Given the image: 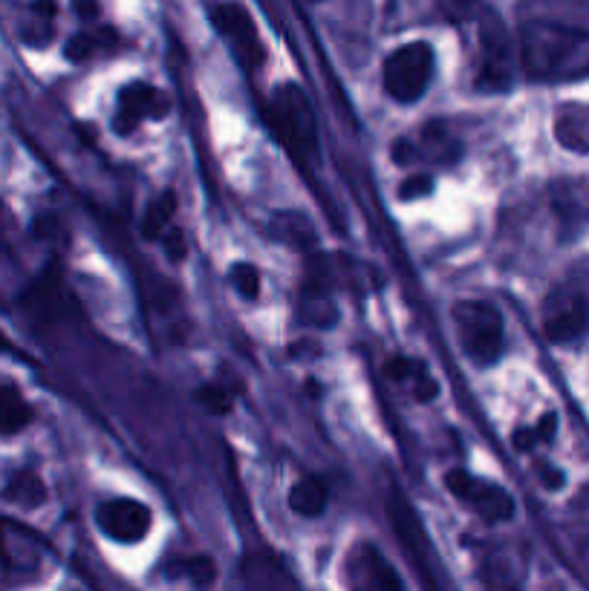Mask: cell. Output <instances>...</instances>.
<instances>
[{
    "label": "cell",
    "instance_id": "6da1fadb",
    "mask_svg": "<svg viewBox=\"0 0 589 591\" xmlns=\"http://www.w3.org/2000/svg\"><path fill=\"white\" fill-rule=\"evenodd\" d=\"M520 64L532 81H578L589 75V32L552 21H529L520 29Z\"/></svg>",
    "mask_w": 589,
    "mask_h": 591
},
{
    "label": "cell",
    "instance_id": "7a4b0ae2",
    "mask_svg": "<svg viewBox=\"0 0 589 591\" xmlns=\"http://www.w3.org/2000/svg\"><path fill=\"white\" fill-rule=\"evenodd\" d=\"M451 315H454V332H457L462 352L477 367L497 364L506 346V329H503L500 312L483 300H460Z\"/></svg>",
    "mask_w": 589,
    "mask_h": 591
},
{
    "label": "cell",
    "instance_id": "3957f363",
    "mask_svg": "<svg viewBox=\"0 0 589 591\" xmlns=\"http://www.w3.org/2000/svg\"><path fill=\"white\" fill-rule=\"evenodd\" d=\"M269 113H272L278 139L292 156L312 159L318 153V122H315V110L304 87L281 84L272 96Z\"/></svg>",
    "mask_w": 589,
    "mask_h": 591
},
{
    "label": "cell",
    "instance_id": "277c9868",
    "mask_svg": "<svg viewBox=\"0 0 589 591\" xmlns=\"http://www.w3.org/2000/svg\"><path fill=\"white\" fill-rule=\"evenodd\" d=\"M543 332L555 344L578 341L589 332V283L584 280H564L558 283L540 309Z\"/></svg>",
    "mask_w": 589,
    "mask_h": 591
},
{
    "label": "cell",
    "instance_id": "5b68a950",
    "mask_svg": "<svg viewBox=\"0 0 589 591\" xmlns=\"http://www.w3.org/2000/svg\"><path fill=\"white\" fill-rule=\"evenodd\" d=\"M434 78V50L425 41H410L393 50L385 61V90L393 101L422 99Z\"/></svg>",
    "mask_w": 589,
    "mask_h": 591
},
{
    "label": "cell",
    "instance_id": "8992f818",
    "mask_svg": "<svg viewBox=\"0 0 589 591\" xmlns=\"http://www.w3.org/2000/svg\"><path fill=\"white\" fill-rule=\"evenodd\" d=\"M477 90L503 93L512 84V50L506 41V29L491 15L477 29Z\"/></svg>",
    "mask_w": 589,
    "mask_h": 591
},
{
    "label": "cell",
    "instance_id": "52a82bcc",
    "mask_svg": "<svg viewBox=\"0 0 589 591\" xmlns=\"http://www.w3.org/2000/svg\"><path fill=\"white\" fill-rule=\"evenodd\" d=\"M445 488L486 522H509L514 517L512 493L488 479L468 473V470H451L445 476Z\"/></svg>",
    "mask_w": 589,
    "mask_h": 591
},
{
    "label": "cell",
    "instance_id": "ba28073f",
    "mask_svg": "<svg viewBox=\"0 0 589 591\" xmlns=\"http://www.w3.org/2000/svg\"><path fill=\"white\" fill-rule=\"evenodd\" d=\"M211 24L220 32V38L226 41L234 52V58L246 67L257 70L266 58L263 41L257 35V26L252 15L240 6V3H220L211 12Z\"/></svg>",
    "mask_w": 589,
    "mask_h": 591
},
{
    "label": "cell",
    "instance_id": "9c48e42d",
    "mask_svg": "<svg viewBox=\"0 0 589 591\" xmlns=\"http://www.w3.org/2000/svg\"><path fill=\"white\" fill-rule=\"evenodd\" d=\"M171 113V99L145 81H133L125 84L119 101H116V130L119 133H130L133 127H139L142 122H154V119H165Z\"/></svg>",
    "mask_w": 589,
    "mask_h": 591
},
{
    "label": "cell",
    "instance_id": "30bf717a",
    "mask_svg": "<svg viewBox=\"0 0 589 591\" xmlns=\"http://www.w3.org/2000/svg\"><path fill=\"white\" fill-rule=\"evenodd\" d=\"M96 522L110 540L139 542L148 537L154 517H151V508L142 505L139 499H110L99 505Z\"/></svg>",
    "mask_w": 589,
    "mask_h": 591
},
{
    "label": "cell",
    "instance_id": "8fae6325",
    "mask_svg": "<svg viewBox=\"0 0 589 591\" xmlns=\"http://www.w3.org/2000/svg\"><path fill=\"white\" fill-rule=\"evenodd\" d=\"M347 574L356 591H405L402 577L373 542L356 545V551L347 560Z\"/></svg>",
    "mask_w": 589,
    "mask_h": 591
},
{
    "label": "cell",
    "instance_id": "7c38bea8",
    "mask_svg": "<svg viewBox=\"0 0 589 591\" xmlns=\"http://www.w3.org/2000/svg\"><path fill=\"white\" fill-rule=\"evenodd\" d=\"M385 375L396 387H402L413 401L425 404V401H434L439 395V384H436L434 375L428 372V367L422 361H416V358H408V355L387 358Z\"/></svg>",
    "mask_w": 589,
    "mask_h": 591
},
{
    "label": "cell",
    "instance_id": "4fadbf2b",
    "mask_svg": "<svg viewBox=\"0 0 589 591\" xmlns=\"http://www.w3.org/2000/svg\"><path fill=\"white\" fill-rule=\"evenodd\" d=\"M44 542L38 534H32L26 525L18 522H0V551L9 566L35 568L41 563Z\"/></svg>",
    "mask_w": 589,
    "mask_h": 591
},
{
    "label": "cell",
    "instance_id": "5bb4252c",
    "mask_svg": "<svg viewBox=\"0 0 589 591\" xmlns=\"http://www.w3.org/2000/svg\"><path fill=\"white\" fill-rule=\"evenodd\" d=\"M462 153L460 136L445 122H431L422 127L419 142L413 145V156H425L434 165H451Z\"/></svg>",
    "mask_w": 589,
    "mask_h": 591
},
{
    "label": "cell",
    "instance_id": "9a60e30c",
    "mask_svg": "<svg viewBox=\"0 0 589 591\" xmlns=\"http://www.w3.org/2000/svg\"><path fill=\"white\" fill-rule=\"evenodd\" d=\"M269 234L275 240H281L283 246L289 248H301V251H315V228L312 222L298 214V211H281L272 217V225H269Z\"/></svg>",
    "mask_w": 589,
    "mask_h": 591
},
{
    "label": "cell",
    "instance_id": "2e32d148",
    "mask_svg": "<svg viewBox=\"0 0 589 591\" xmlns=\"http://www.w3.org/2000/svg\"><path fill=\"white\" fill-rule=\"evenodd\" d=\"M327 502H330V491H327L324 479H318V476H304L289 491V508L298 517H321L327 511Z\"/></svg>",
    "mask_w": 589,
    "mask_h": 591
},
{
    "label": "cell",
    "instance_id": "e0dca14e",
    "mask_svg": "<svg viewBox=\"0 0 589 591\" xmlns=\"http://www.w3.org/2000/svg\"><path fill=\"white\" fill-rule=\"evenodd\" d=\"M116 44H119L116 29L104 26V29H93V32H78V35H73V38L67 41V47H64V55H67L73 64H81V61H90V58H96V55H102V52H110Z\"/></svg>",
    "mask_w": 589,
    "mask_h": 591
},
{
    "label": "cell",
    "instance_id": "ac0fdd59",
    "mask_svg": "<svg viewBox=\"0 0 589 591\" xmlns=\"http://www.w3.org/2000/svg\"><path fill=\"white\" fill-rule=\"evenodd\" d=\"M32 407L18 387L0 384V436H15L32 421Z\"/></svg>",
    "mask_w": 589,
    "mask_h": 591
},
{
    "label": "cell",
    "instance_id": "d6986e66",
    "mask_svg": "<svg viewBox=\"0 0 589 591\" xmlns=\"http://www.w3.org/2000/svg\"><path fill=\"white\" fill-rule=\"evenodd\" d=\"M3 499L12 502V505H21V508H38L47 502V485L38 473L32 470H18L6 488H3Z\"/></svg>",
    "mask_w": 589,
    "mask_h": 591
},
{
    "label": "cell",
    "instance_id": "ffe728a7",
    "mask_svg": "<svg viewBox=\"0 0 589 591\" xmlns=\"http://www.w3.org/2000/svg\"><path fill=\"white\" fill-rule=\"evenodd\" d=\"M24 303L38 318H61L70 309V295L55 280H44L32 292H26Z\"/></svg>",
    "mask_w": 589,
    "mask_h": 591
},
{
    "label": "cell",
    "instance_id": "44dd1931",
    "mask_svg": "<svg viewBox=\"0 0 589 591\" xmlns=\"http://www.w3.org/2000/svg\"><path fill=\"white\" fill-rule=\"evenodd\" d=\"M55 15H58V3L55 0H32L29 6V26L24 29V38L32 47H44L52 38L55 29Z\"/></svg>",
    "mask_w": 589,
    "mask_h": 591
},
{
    "label": "cell",
    "instance_id": "7402d4cb",
    "mask_svg": "<svg viewBox=\"0 0 589 591\" xmlns=\"http://www.w3.org/2000/svg\"><path fill=\"white\" fill-rule=\"evenodd\" d=\"M174 211H177V197H174L171 191L159 194V197L151 202V208H148L145 220H142V234H145L148 240H156V237L162 240V234L171 228Z\"/></svg>",
    "mask_w": 589,
    "mask_h": 591
},
{
    "label": "cell",
    "instance_id": "603a6c76",
    "mask_svg": "<svg viewBox=\"0 0 589 591\" xmlns=\"http://www.w3.org/2000/svg\"><path fill=\"white\" fill-rule=\"evenodd\" d=\"M197 398L203 401L205 410H211L214 416H229L231 407H234V390H229L226 384H217V381L203 384Z\"/></svg>",
    "mask_w": 589,
    "mask_h": 591
},
{
    "label": "cell",
    "instance_id": "cb8c5ba5",
    "mask_svg": "<svg viewBox=\"0 0 589 591\" xmlns=\"http://www.w3.org/2000/svg\"><path fill=\"white\" fill-rule=\"evenodd\" d=\"M177 574H182L185 580H191L194 586H211L214 577H217V566H214L211 557L197 554V557H185V560H180V563H177Z\"/></svg>",
    "mask_w": 589,
    "mask_h": 591
},
{
    "label": "cell",
    "instance_id": "d4e9b609",
    "mask_svg": "<svg viewBox=\"0 0 589 591\" xmlns=\"http://www.w3.org/2000/svg\"><path fill=\"white\" fill-rule=\"evenodd\" d=\"M231 286L246 300H252V297L260 295V271L255 266H249V263H237L231 269Z\"/></svg>",
    "mask_w": 589,
    "mask_h": 591
},
{
    "label": "cell",
    "instance_id": "484cf974",
    "mask_svg": "<svg viewBox=\"0 0 589 591\" xmlns=\"http://www.w3.org/2000/svg\"><path fill=\"white\" fill-rule=\"evenodd\" d=\"M434 191V179L431 176H410V179H405V185L399 188V197L402 199H422L428 197Z\"/></svg>",
    "mask_w": 589,
    "mask_h": 591
},
{
    "label": "cell",
    "instance_id": "4316f807",
    "mask_svg": "<svg viewBox=\"0 0 589 591\" xmlns=\"http://www.w3.org/2000/svg\"><path fill=\"white\" fill-rule=\"evenodd\" d=\"M162 243H165V251H168V257L177 263V260H182L185 257V237H182L180 228H168L165 234H162Z\"/></svg>",
    "mask_w": 589,
    "mask_h": 591
},
{
    "label": "cell",
    "instance_id": "83f0119b",
    "mask_svg": "<svg viewBox=\"0 0 589 591\" xmlns=\"http://www.w3.org/2000/svg\"><path fill=\"white\" fill-rule=\"evenodd\" d=\"M555 427H558V419L555 413H546L543 419L532 427V436H535V444L538 442H552L555 439Z\"/></svg>",
    "mask_w": 589,
    "mask_h": 591
},
{
    "label": "cell",
    "instance_id": "f1b7e54d",
    "mask_svg": "<svg viewBox=\"0 0 589 591\" xmlns=\"http://www.w3.org/2000/svg\"><path fill=\"white\" fill-rule=\"evenodd\" d=\"M73 9H76V15L81 21H96L99 12H102L99 0H73Z\"/></svg>",
    "mask_w": 589,
    "mask_h": 591
},
{
    "label": "cell",
    "instance_id": "f546056e",
    "mask_svg": "<svg viewBox=\"0 0 589 591\" xmlns=\"http://www.w3.org/2000/svg\"><path fill=\"white\" fill-rule=\"evenodd\" d=\"M0 352H9V355H18V358H24V355H21V349H15V346H12V341H9V338H3V335H0Z\"/></svg>",
    "mask_w": 589,
    "mask_h": 591
}]
</instances>
